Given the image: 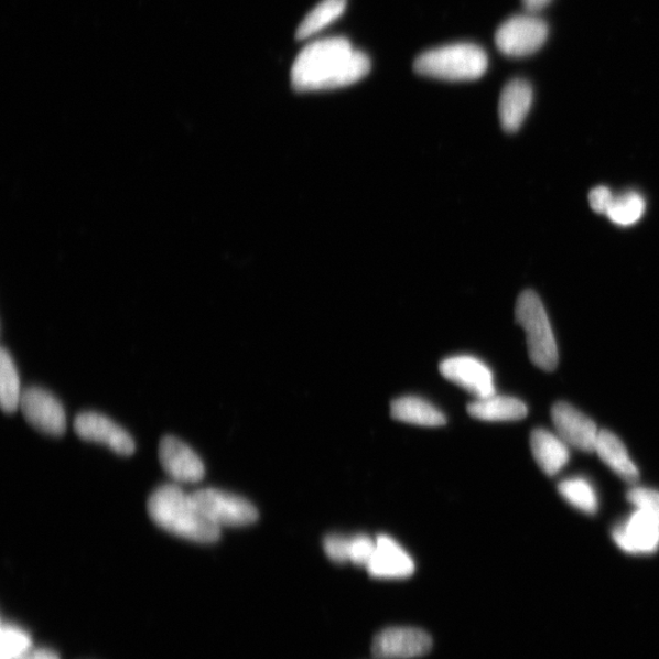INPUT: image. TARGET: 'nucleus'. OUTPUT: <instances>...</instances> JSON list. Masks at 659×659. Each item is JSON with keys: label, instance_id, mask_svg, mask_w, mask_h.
Returning <instances> with one entry per match:
<instances>
[{"label": "nucleus", "instance_id": "nucleus-1", "mask_svg": "<svg viewBox=\"0 0 659 659\" xmlns=\"http://www.w3.org/2000/svg\"><path fill=\"white\" fill-rule=\"evenodd\" d=\"M369 72L367 54L354 50L346 39H326L306 45L299 54L291 82L299 93H312L354 85Z\"/></svg>", "mask_w": 659, "mask_h": 659}, {"label": "nucleus", "instance_id": "nucleus-2", "mask_svg": "<svg viewBox=\"0 0 659 659\" xmlns=\"http://www.w3.org/2000/svg\"><path fill=\"white\" fill-rule=\"evenodd\" d=\"M148 515L159 528L181 539L198 543H214L222 530L197 507L191 495L176 485L158 487L148 498Z\"/></svg>", "mask_w": 659, "mask_h": 659}, {"label": "nucleus", "instance_id": "nucleus-3", "mask_svg": "<svg viewBox=\"0 0 659 659\" xmlns=\"http://www.w3.org/2000/svg\"><path fill=\"white\" fill-rule=\"evenodd\" d=\"M486 52L472 43L446 45L419 55L414 71L419 75L446 79V82H472L487 71Z\"/></svg>", "mask_w": 659, "mask_h": 659}, {"label": "nucleus", "instance_id": "nucleus-4", "mask_svg": "<svg viewBox=\"0 0 659 659\" xmlns=\"http://www.w3.org/2000/svg\"><path fill=\"white\" fill-rule=\"evenodd\" d=\"M516 320L526 330L529 356L533 365L544 371H553L559 365V348L548 313L536 292L525 291L519 295Z\"/></svg>", "mask_w": 659, "mask_h": 659}, {"label": "nucleus", "instance_id": "nucleus-5", "mask_svg": "<svg viewBox=\"0 0 659 659\" xmlns=\"http://www.w3.org/2000/svg\"><path fill=\"white\" fill-rule=\"evenodd\" d=\"M193 501L215 526L247 527L259 518L258 509L248 499L234 494L202 488L191 494Z\"/></svg>", "mask_w": 659, "mask_h": 659}, {"label": "nucleus", "instance_id": "nucleus-6", "mask_svg": "<svg viewBox=\"0 0 659 659\" xmlns=\"http://www.w3.org/2000/svg\"><path fill=\"white\" fill-rule=\"evenodd\" d=\"M549 37V26L533 15H517L498 28L496 45L501 53L512 58H522L537 53Z\"/></svg>", "mask_w": 659, "mask_h": 659}, {"label": "nucleus", "instance_id": "nucleus-7", "mask_svg": "<svg viewBox=\"0 0 659 659\" xmlns=\"http://www.w3.org/2000/svg\"><path fill=\"white\" fill-rule=\"evenodd\" d=\"M20 409L28 423L51 436H62L66 431L63 404L47 390L32 386L22 392Z\"/></svg>", "mask_w": 659, "mask_h": 659}, {"label": "nucleus", "instance_id": "nucleus-8", "mask_svg": "<svg viewBox=\"0 0 659 659\" xmlns=\"http://www.w3.org/2000/svg\"><path fill=\"white\" fill-rule=\"evenodd\" d=\"M440 371L476 399L496 393L494 374L484 361L472 356L451 357L441 363Z\"/></svg>", "mask_w": 659, "mask_h": 659}, {"label": "nucleus", "instance_id": "nucleus-9", "mask_svg": "<svg viewBox=\"0 0 659 659\" xmlns=\"http://www.w3.org/2000/svg\"><path fill=\"white\" fill-rule=\"evenodd\" d=\"M74 430L78 437L101 443L120 456H131L136 450L134 441L128 431L104 414L79 413L75 418Z\"/></svg>", "mask_w": 659, "mask_h": 659}, {"label": "nucleus", "instance_id": "nucleus-10", "mask_svg": "<svg viewBox=\"0 0 659 659\" xmlns=\"http://www.w3.org/2000/svg\"><path fill=\"white\" fill-rule=\"evenodd\" d=\"M433 646L430 635L415 628H389L372 641V655L379 659H411L425 656Z\"/></svg>", "mask_w": 659, "mask_h": 659}, {"label": "nucleus", "instance_id": "nucleus-11", "mask_svg": "<svg viewBox=\"0 0 659 659\" xmlns=\"http://www.w3.org/2000/svg\"><path fill=\"white\" fill-rule=\"evenodd\" d=\"M552 420L559 435L568 446L595 452L599 430L590 419L571 404L560 402L552 408Z\"/></svg>", "mask_w": 659, "mask_h": 659}, {"label": "nucleus", "instance_id": "nucleus-12", "mask_svg": "<svg viewBox=\"0 0 659 659\" xmlns=\"http://www.w3.org/2000/svg\"><path fill=\"white\" fill-rule=\"evenodd\" d=\"M159 461L164 472L177 483L196 484L206 474L198 454L174 436H165L159 443Z\"/></svg>", "mask_w": 659, "mask_h": 659}, {"label": "nucleus", "instance_id": "nucleus-13", "mask_svg": "<svg viewBox=\"0 0 659 659\" xmlns=\"http://www.w3.org/2000/svg\"><path fill=\"white\" fill-rule=\"evenodd\" d=\"M617 547L629 554H652L659 549V521L636 509L612 533Z\"/></svg>", "mask_w": 659, "mask_h": 659}, {"label": "nucleus", "instance_id": "nucleus-14", "mask_svg": "<svg viewBox=\"0 0 659 659\" xmlns=\"http://www.w3.org/2000/svg\"><path fill=\"white\" fill-rule=\"evenodd\" d=\"M377 547L367 565V571L377 579H406L415 572V563L399 542L388 536L377 539Z\"/></svg>", "mask_w": 659, "mask_h": 659}, {"label": "nucleus", "instance_id": "nucleus-15", "mask_svg": "<svg viewBox=\"0 0 659 659\" xmlns=\"http://www.w3.org/2000/svg\"><path fill=\"white\" fill-rule=\"evenodd\" d=\"M532 99V87L526 79L516 78L506 85L498 105L499 121L506 132L512 133L520 129L528 117Z\"/></svg>", "mask_w": 659, "mask_h": 659}, {"label": "nucleus", "instance_id": "nucleus-16", "mask_svg": "<svg viewBox=\"0 0 659 659\" xmlns=\"http://www.w3.org/2000/svg\"><path fill=\"white\" fill-rule=\"evenodd\" d=\"M530 446L533 458L547 475L559 474L570 462V449L559 436L544 429L532 431Z\"/></svg>", "mask_w": 659, "mask_h": 659}, {"label": "nucleus", "instance_id": "nucleus-17", "mask_svg": "<svg viewBox=\"0 0 659 659\" xmlns=\"http://www.w3.org/2000/svg\"><path fill=\"white\" fill-rule=\"evenodd\" d=\"M598 457L622 480L634 484L639 480L640 473L631 461L627 447L618 436L608 430H601L596 443Z\"/></svg>", "mask_w": 659, "mask_h": 659}, {"label": "nucleus", "instance_id": "nucleus-18", "mask_svg": "<svg viewBox=\"0 0 659 659\" xmlns=\"http://www.w3.org/2000/svg\"><path fill=\"white\" fill-rule=\"evenodd\" d=\"M468 413L484 422H516L527 417L528 408L515 397L495 393L476 399L468 406Z\"/></svg>", "mask_w": 659, "mask_h": 659}, {"label": "nucleus", "instance_id": "nucleus-19", "mask_svg": "<svg viewBox=\"0 0 659 659\" xmlns=\"http://www.w3.org/2000/svg\"><path fill=\"white\" fill-rule=\"evenodd\" d=\"M395 419L420 426H441L446 424V417L439 408L415 396H406L391 406Z\"/></svg>", "mask_w": 659, "mask_h": 659}, {"label": "nucleus", "instance_id": "nucleus-20", "mask_svg": "<svg viewBox=\"0 0 659 659\" xmlns=\"http://www.w3.org/2000/svg\"><path fill=\"white\" fill-rule=\"evenodd\" d=\"M347 0H323L306 15L295 32L299 41L310 39L344 14Z\"/></svg>", "mask_w": 659, "mask_h": 659}, {"label": "nucleus", "instance_id": "nucleus-21", "mask_svg": "<svg viewBox=\"0 0 659 659\" xmlns=\"http://www.w3.org/2000/svg\"><path fill=\"white\" fill-rule=\"evenodd\" d=\"M19 372L13 358L3 348L0 354V404L3 412L13 414L18 411L22 397Z\"/></svg>", "mask_w": 659, "mask_h": 659}, {"label": "nucleus", "instance_id": "nucleus-22", "mask_svg": "<svg viewBox=\"0 0 659 659\" xmlns=\"http://www.w3.org/2000/svg\"><path fill=\"white\" fill-rule=\"evenodd\" d=\"M645 208V199L639 193L627 192L613 197L606 215L616 225L630 226L642 218Z\"/></svg>", "mask_w": 659, "mask_h": 659}, {"label": "nucleus", "instance_id": "nucleus-23", "mask_svg": "<svg viewBox=\"0 0 659 659\" xmlns=\"http://www.w3.org/2000/svg\"><path fill=\"white\" fill-rule=\"evenodd\" d=\"M559 491L568 504H571L586 515H595L598 509V498L594 487L581 477L564 480L559 485Z\"/></svg>", "mask_w": 659, "mask_h": 659}, {"label": "nucleus", "instance_id": "nucleus-24", "mask_svg": "<svg viewBox=\"0 0 659 659\" xmlns=\"http://www.w3.org/2000/svg\"><path fill=\"white\" fill-rule=\"evenodd\" d=\"M31 649L32 640L26 630L15 624H2V635H0V659H17Z\"/></svg>", "mask_w": 659, "mask_h": 659}, {"label": "nucleus", "instance_id": "nucleus-25", "mask_svg": "<svg viewBox=\"0 0 659 659\" xmlns=\"http://www.w3.org/2000/svg\"><path fill=\"white\" fill-rule=\"evenodd\" d=\"M628 501L641 512L659 521V493L650 488L635 487L628 493Z\"/></svg>", "mask_w": 659, "mask_h": 659}, {"label": "nucleus", "instance_id": "nucleus-26", "mask_svg": "<svg viewBox=\"0 0 659 659\" xmlns=\"http://www.w3.org/2000/svg\"><path fill=\"white\" fill-rule=\"evenodd\" d=\"M375 547H377V540H372L368 536H361L360 533V536L350 537L349 562L367 568Z\"/></svg>", "mask_w": 659, "mask_h": 659}, {"label": "nucleus", "instance_id": "nucleus-27", "mask_svg": "<svg viewBox=\"0 0 659 659\" xmlns=\"http://www.w3.org/2000/svg\"><path fill=\"white\" fill-rule=\"evenodd\" d=\"M324 550L330 560L345 564L349 562L350 538L333 533L324 540Z\"/></svg>", "mask_w": 659, "mask_h": 659}, {"label": "nucleus", "instance_id": "nucleus-28", "mask_svg": "<svg viewBox=\"0 0 659 659\" xmlns=\"http://www.w3.org/2000/svg\"><path fill=\"white\" fill-rule=\"evenodd\" d=\"M615 197L612 191L606 186H598L595 187L593 191L590 192L588 202L591 208L598 214L606 215L612 199Z\"/></svg>", "mask_w": 659, "mask_h": 659}, {"label": "nucleus", "instance_id": "nucleus-29", "mask_svg": "<svg viewBox=\"0 0 659 659\" xmlns=\"http://www.w3.org/2000/svg\"><path fill=\"white\" fill-rule=\"evenodd\" d=\"M17 659H61V657L47 647H40V649H33L32 647L31 650Z\"/></svg>", "mask_w": 659, "mask_h": 659}, {"label": "nucleus", "instance_id": "nucleus-30", "mask_svg": "<svg viewBox=\"0 0 659 659\" xmlns=\"http://www.w3.org/2000/svg\"><path fill=\"white\" fill-rule=\"evenodd\" d=\"M551 3V0H522V4H525L526 9L530 11L531 14L538 13V11L547 8Z\"/></svg>", "mask_w": 659, "mask_h": 659}]
</instances>
